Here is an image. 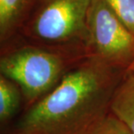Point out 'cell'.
<instances>
[{
    "mask_svg": "<svg viewBox=\"0 0 134 134\" xmlns=\"http://www.w3.org/2000/svg\"><path fill=\"white\" fill-rule=\"evenodd\" d=\"M23 94L19 86L0 75V125L1 129L10 125L22 111Z\"/></svg>",
    "mask_w": 134,
    "mask_h": 134,
    "instance_id": "8992f818",
    "label": "cell"
},
{
    "mask_svg": "<svg viewBox=\"0 0 134 134\" xmlns=\"http://www.w3.org/2000/svg\"><path fill=\"white\" fill-rule=\"evenodd\" d=\"M92 134H131L123 123L110 113Z\"/></svg>",
    "mask_w": 134,
    "mask_h": 134,
    "instance_id": "9c48e42d",
    "label": "cell"
},
{
    "mask_svg": "<svg viewBox=\"0 0 134 134\" xmlns=\"http://www.w3.org/2000/svg\"><path fill=\"white\" fill-rule=\"evenodd\" d=\"M88 54L114 68L134 69V34L104 0H92L86 20Z\"/></svg>",
    "mask_w": 134,
    "mask_h": 134,
    "instance_id": "3957f363",
    "label": "cell"
},
{
    "mask_svg": "<svg viewBox=\"0 0 134 134\" xmlns=\"http://www.w3.org/2000/svg\"><path fill=\"white\" fill-rule=\"evenodd\" d=\"M127 71L89 56L1 134H92L111 113L112 98Z\"/></svg>",
    "mask_w": 134,
    "mask_h": 134,
    "instance_id": "6da1fadb",
    "label": "cell"
},
{
    "mask_svg": "<svg viewBox=\"0 0 134 134\" xmlns=\"http://www.w3.org/2000/svg\"><path fill=\"white\" fill-rule=\"evenodd\" d=\"M31 0H0V35L4 41L9 37Z\"/></svg>",
    "mask_w": 134,
    "mask_h": 134,
    "instance_id": "52a82bcc",
    "label": "cell"
},
{
    "mask_svg": "<svg viewBox=\"0 0 134 134\" xmlns=\"http://www.w3.org/2000/svg\"><path fill=\"white\" fill-rule=\"evenodd\" d=\"M88 57L86 48L77 45H17L3 52L0 72L19 86L25 110L52 91L67 72Z\"/></svg>",
    "mask_w": 134,
    "mask_h": 134,
    "instance_id": "7a4b0ae2",
    "label": "cell"
},
{
    "mask_svg": "<svg viewBox=\"0 0 134 134\" xmlns=\"http://www.w3.org/2000/svg\"><path fill=\"white\" fill-rule=\"evenodd\" d=\"M92 0H47L35 17L31 33L45 44L71 45L72 40H86V20Z\"/></svg>",
    "mask_w": 134,
    "mask_h": 134,
    "instance_id": "277c9868",
    "label": "cell"
},
{
    "mask_svg": "<svg viewBox=\"0 0 134 134\" xmlns=\"http://www.w3.org/2000/svg\"><path fill=\"white\" fill-rule=\"evenodd\" d=\"M128 30L134 34V0H104Z\"/></svg>",
    "mask_w": 134,
    "mask_h": 134,
    "instance_id": "ba28073f",
    "label": "cell"
},
{
    "mask_svg": "<svg viewBox=\"0 0 134 134\" xmlns=\"http://www.w3.org/2000/svg\"><path fill=\"white\" fill-rule=\"evenodd\" d=\"M111 113L134 134V69L127 71L118 86L111 100Z\"/></svg>",
    "mask_w": 134,
    "mask_h": 134,
    "instance_id": "5b68a950",
    "label": "cell"
}]
</instances>
